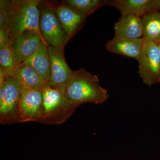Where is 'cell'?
I'll use <instances>...</instances> for the list:
<instances>
[{
	"instance_id": "obj_1",
	"label": "cell",
	"mask_w": 160,
	"mask_h": 160,
	"mask_svg": "<svg viewBox=\"0 0 160 160\" xmlns=\"http://www.w3.org/2000/svg\"><path fill=\"white\" fill-rule=\"evenodd\" d=\"M65 94L67 99L78 107L85 103L102 104L109 98L108 92L100 85L97 76L83 68L73 71Z\"/></svg>"
},
{
	"instance_id": "obj_2",
	"label": "cell",
	"mask_w": 160,
	"mask_h": 160,
	"mask_svg": "<svg viewBox=\"0 0 160 160\" xmlns=\"http://www.w3.org/2000/svg\"><path fill=\"white\" fill-rule=\"evenodd\" d=\"M39 0L11 1L8 29L10 42L26 32H37L48 46L40 32Z\"/></svg>"
},
{
	"instance_id": "obj_3",
	"label": "cell",
	"mask_w": 160,
	"mask_h": 160,
	"mask_svg": "<svg viewBox=\"0 0 160 160\" xmlns=\"http://www.w3.org/2000/svg\"><path fill=\"white\" fill-rule=\"evenodd\" d=\"M78 106L67 99L65 92L47 86L43 90V105L38 122L59 125L66 122Z\"/></svg>"
},
{
	"instance_id": "obj_4",
	"label": "cell",
	"mask_w": 160,
	"mask_h": 160,
	"mask_svg": "<svg viewBox=\"0 0 160 160\" xmlns=\"http://www.w3.org/2000/svg\"><path fill=\"white\" fill-rule=\"evenodd\" d=\"M22 87L14 78L7 76L0 84V123H21L20 105Z\"/></svg>"
},
{
	"instance_id": "obj_5",
	"label": "cell",
	"mask_w": 160,
	"mask_h": 160,
	"mask_svg": "<svg viewBox=\"0 0 160 160\" xmlns=\"http://www.w3.org/2000/svg\"><path fill=\"white\" fill-rule=\"evenodd\" d=\"M40 32L46 44L58 49H64L69 38L60 23L50 2L40 1Z\"/></svg>"
},
{
	"instance_id": "obj_6",
	"label": "cell",
	"mask_w": 160,
	"mask_h": 160,
	"mask_svg": "<svg viewBox=\"0 0 160 160\" xmlns=\"http://www.w3.org/2000/svg\"><path fill=\"white\" fill-rule=\"evenodd\" d=\"M139 74L143 82L149 86L160 82V57L158 44L144 41L139 57Z\"/></svg>"
},
{
	"instance_id": "obj_7",
	"label": "cell",
	"mask_w": 160,
	"mask_h": 160,
	"mask_svg": "<svg viewBox=\"0 0 160 160\" xmlns=\"http://www.w3.org/2000/svg\"><path fill=\"white\" fill-rule=\"evenodd\" d=\"M48 50L51 69V80L48 83V86L65 92L73 71L67 65L64 56V49L49 46Z\"/></svg>"
},
{
	"instance_id": "obj_8",
	"label": "cell",
	"mask_w": 160,
	"mask_h": 160,
	"mask_svg": "<svg viewBox=\"0 0 160 160\" xmlns=\"http://www.w3.org/2000/svg\"><path fill=\"white\" fill-rule=\"evenodd\" d=\"M43 105V90L22 88L20 110L21 123L38 121Z\"/></svg>"
},
{
	"instance_id": "obj_9",
	"label": "cell",
	"mask_w": 160,
	"mask_h": 160,
	"mask_svg": "<svg viewBox=\"0 0 160 160\" xmlns=\"http://www.w3.org/2000/svg\"><path fill=\"white\" fill-rule=\"evenodd\" d=\"M52 4L62 27L70 39L84 26L86 17L63 3Z\"/></svg>"
},
{
	"instance_id": "obj_10",
	"label": "cell",
	"mask_w": 160,
	"mask_h": 160,
	"mask_svg": "<svg viewBox=\"0 0 160 160\" xmlns=\"http://www.w3.org/2000/svg\"><path fill=\"white\" fill-rule=\"evenodd\" d=\"M42 38L37 32H26L11 41V46L16 62H24L38 49Z\"/></svg>"
},
{
	"instance_id": "obj_11",
	"label": "cell",
	"mask_w": 160,
	"mask_h": 160,
	"mask_svg": "<svg viewBox=\"0 0 160 160\" xmlns=\"http://www.w3.org/2000/svg\"><path fill=\"white\" fill-rule=\"evenodd\" d=\"M8 76L14 78L24 88L43 90L48 86L33 68L24 63L18 65Z\"/></svg>"
},
{
	"instance_id": "obj_12",
	"label": "cell",
	"mask_w": 160,
	"mask_h": 160,
	"mask_svg": "<svg viewBox=\"0 0 160 160\" xmlns=\"http://www.w3.org/2000/svg\"><path fill=\"white\" fill-rule=\"evenodd\" d=\"M144 40L143 38L136 39H112L106 45L109 52L138 60L142 51Z\"/></svg>"
},
{
	"instance_id": "obj_13",
	"label": "cell",
	"mask_w": 160,
	"mask_h": 160,
	"mask_svg": "<svg viewBox=\"0 0 160 160\" xmlns=\"http://www.w3.org/2000/svg\"><path fill=\"white\" fill-rule=\"evenodd\" d=\"M113 39H136L142 38L143 29L141 18L136 16H123L114 26Z\"/></svg>"
},
{
	"instance_id": "obj_14",
	"label": "cell",
	"mask_w": 160,
	"mask_h": 160,
	"mask_svg": "<svg viewBox=\"0 0 160 160\" xmlns=\"http://www.w3.org/2000/svg\"><path fill=\"white\" fill-rule=\"evenodd\" d=\"M24 64L35 70L42 78L49 83L51 80V63L48 46L41 41L38 49L25 61Z\"/></svg>"
},
{
	"instance_id": "obj_15",
	"label": "cell",
	"mask_w": 160,
	"mask_h": 160,
	"mask_svg": "<svg viewBox=\"0 0 160 160\" xmlns=\"http://www.w3.org/2000/svg\"><path fill=\"white\" fill-rule=\"evenodd\" d=\"M150 0H111L108 6H113L123 16H136L141 18L149 11Z\"/></svg>"
},
{
	"instance_id": "obj_16",
	"label": "cell",
	"mask_w": 160,
	"mask_h": 160,
	"mask_svg": "<svg viewBox=\"0 0 160 160\" xmlns=\"http://www.w3.org/2000/svg\"><path fill=\"white\" fill-rule=\"evenodd\" d=\"M144 41L160 43V12L147 13L141 18Z\"/></svg>"
},
{
	"instance_id": "obj_17",
	"label": "cell",
	"mask_w": 160,
	"mask_h": 160,
	"mask_svg": "<svg viewBox=\"0 0 160 160\" xmlns=\"http://www.w3.org/2000/svg\"><path fill=\"white\" fill-rule=\"evenodd\" d=\"M108 2L106 0H66L62 3L79 12L86 18L99 8L108 6Z\"/></svg>"
},
{
	"instance_id": "obj_18",
	"label": "cell",
	"mask_w": 160,
	"mask_h": 160,
	"mask_svg": "<svg viewBox=\"0 0 160 160\" xmlns=\"http://www.w3.org/2000/svg\"><path fill=\"white\" fill-rule=\"evenodd\" d=\"M0 70L6 77L18 66L15 60L11 42L0 49Z\"/></svg>"
},
{
	"instance_id": "obj_19",
	"label": "cell",
	"mask_w": 160,
	"mask_h": 160,
	"mask_svg": "<svg viewBox=\"0 0 160 160\" xmlns=\"http://www.w3.org/2000/svg\"><path fill=\"white\" fill-rule=\"evenodd\" d=\"M11 1H0V29L8 28Z\"/></svg>"
},
{
	"instance_id": "obj_20",
	"label": "cell",
	"mask_w": 160,
	"mask_h": 160,
	"mask_svg": "<svg viewBox=\"0 0 160 160\" xmlns=\"http://www.w3.org/2000/svg\"><path fill=\"white\" fill-rule=\"evenodd\" d=\"M158 49L159 52L160 57V43L158 44Z\"/></svg>"
}]
</instances>
